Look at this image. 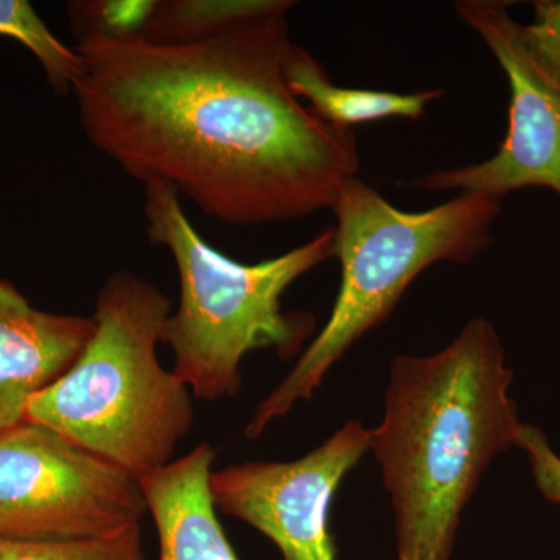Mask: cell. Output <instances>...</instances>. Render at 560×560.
<instances>
[{
    "label": "cell",
    "mask_w": 560,
    "mask_h": 560,
    "mask_svg": "<svg viewBox=\"0 0 560 560\" xmlns=\"http://www.w3.org/2000/svg\"><path fill=\"white\" fill-rule=\"evenodd\" d=\"M139 477L39 423L0 431V540L113 536L145 515Z\"/></svg>",
    "instance_id": "obj_6"
},
{
    "label": "cell",
    "mask_w": 560,
    "mask_h": 560,
    "mask_svg": "<svg viewBox=\"0 0 560 560\" xmlns=\"http://www.w3.org/2000/svg\"><path fill=\"white\" fill-rule=\"evenodd\" d=\"M371 429L348 420L300 459L212 470L213 506L267 536L283 560H337L330 504L342 480L371 451Z\"/></svg>",
    "instance_id": "obj_8"
},
{
    "label": "cell",
    "mask_w": 560,
    "mask_h": 560,
    "mask_svg": "<svg viewBox=\"0 0 560 560\" xmlns=\"http://www.w3.org/2000/svg\"><path fill=\"white\" fill-rule=\"evenodd\" d=\"M289 13L215 38L79 40L72 94L92 145L131 178L160 183L232 226L331 209L359 176L352 130L331 127L285 79Z\"/></svg>",
    "instance_id": "obj_1"
},
{
    "label": "cell",
    "mask_w": 560,
    "mask_h": 560,
    "mask_svg": "<svg viewBox=\"0 0 560 560\" xmlns=\"http://www.w3.org/2000/svg\"><path fill=\"white\" fill-rule=\"evenodd\" d=\"M534 21L518 27L530 60L560 86V0L533 2Z\"/></svg>",
    "instance_id": "obj_16"
},
{
    "label": "cell",
    "mask_w": 560,
    "mask_h": 560,
    "mask_svg": "<svg viewBox=\"0 0 560 560\" xmlns=\"http://www.w3.org/2000/svg\"><path fill=\"white\" fill-rule=\"evenodd\" d=\"M147 235L171 250L179 275L178 311L168 316L162 342L175 372L195 397L220 400L242 388V360L257 349L280 359L304 352L316 330L311 313L282 311V294L308 271L335 257V230L298 248L246 265L210 246L187 219L178 191L160 183L143 187Z\"/></svg>",
    "instance_id": "obj_4"
},
{
    "label": "cell",
    "mask_w": 560,
    "mask_h": 560,
    "mask_svg": "<svg viewBox=\"0 0 560 560\" xmlns=\"http://www.w3.org/2000/svg\"><path fill=\"white\" fill-rule=\"evenodd\" d=\"M517 447L528 458L530 474L541 495L560 506V455L552 448L545 431L523 422Z\"/></svg>",
    "instance_id": "obj_17"
},
{
    "label": "cell",
    "mask_w": 560,
    "mask_h": 560,
    "mask_svg": "<svg viewBox=\"0 0 560 560\" xmlns=\"http://www.w3.org/2000/svg\"><path fill=\"white\" fill-rule=\"evenodd\" d=\"M215 452L202 442L140 477L160 540V560H238L220 525L209 478Z\"/></svg>",
    "instance_id": "obj_10"
},
{
    "label": "cell",
    "mask_w": 560,
    "mask_h": 560,
    "mask_svg": "<svg viewBox=\"0 0 560 560\" xmlns=\"http://www.w3.org/2000/svg\"><path fill=\"white\" fill-rule=\"evenodd\" d=\"M512 381L499 331L481 316L444 349L390 363L371 451L393 504L396 560H452L467 503L492 460L517 447Z\"/></svg>",
    "instance_id": "obj_2"
},
{
    "label": "cell",
    "mask_w": 560,
    "mask_h": 560,
    "mask_svg": "<svg viewBox=\"0 0 560 560\" xmlns=\"http://www.w3.org/2000/svg\"><path fill=\"white\" fill-rule=\"evenodd\" d=\"M94 329L92 316L39 311L0 279V431L27 420L33 397L73 366Z\"/></svg>",
    "instance_id": "obj_9"
},
{
    "label": "cell",
    "mask_w": 560,
    "mask_h": 560,
    "mask_svg": "<svg viewBox=\"0 0 560 560\" xmlns=\"http://www.w3.org/2000/svg\"><path fill=\"white\" fill-rule=\"evenodd\" d=\"M171 300L130 270L95 301L90 342L61 378L33 397L28 422L143 477L172 463L189 434L190 389L158 359Z\"/></svg>",
    "instance_id": "obj_3"
},
{
    "label": "cell",
    "mask_w": 560,
    "mask_h": 560,
    "mask_svg": "<svg viewBox=\"0 0 560 560\" xmlns=\"http://www.w3.org/2000/svg\"><path fill=\"white\" fill-rule=\"evenodd\" d=\"M0 560H145L140 525L113 536L72 540H0Z\"/></svg>",
    "instance_id": "obj_14"
},
{
    "label": "cell",
    "mask_w": 560,
    "mask_h": 560,
    "mask_svg": "<svg viewBox=\"0 0 560 560\" xmlns=\"http://www.w3.org/2000/svg\"><path fill=\"white\" fill-rule=\"evenodd\" d=\"M156 0H101L69 3L79 40L102 35L114 39L142 38Z\"/></svg>",
    "instance_id": "obj_15"
},
{
    "label": "cell",
    "mask_w": 560,
    "mask_h": 560,
    "mask_svg": "<svg viewBox=\"0 0 560 560\" xmlns=\"http://www.w3.org/2000/svg\"><path fill=\"white\" fill-rule=\"evenodd\" d=\"M0 36L18 40L35 55L51 90L69 94L83 73V58L49 31L27 0H0Z\"/></svg>",
    "instance_id": "obj_13"
},
{
    "label": "cell",
    "mask_w": 560,
    "mask_h": 560,
    "mask_svg": "<svg viewBox=\"0 0 560 560\" xmlns=\"http://www.w3.org/2000/svg\"><path fill=\"white\" fill-rule=\"evenodd\" d=\"M453 5L506 73L511 92L506 138L489 160L429 173L408 186L500 198L525 187H545L560 197V86L526 54L511 2L460 0Z\"/></svg>",
    "instance_id": "obj_7"
},
{
    "label": "cell",
    "mask_w": 560,
    "mask_h": 560,
    "mask_svg": "<svg viewBox=\"0 0 560 560\" xmlns=\"http://www.w3.org/2000/svg\"><path fill=\"white\" fill-rule=\"evenodd\" d=\"M290 0H167L156 2L142 38L189 44L215 38L245 22L289 13Z\"/></svg>",
    "instance_id": "obj_12"
},
{
    "label": "cell",
    "mask_w": 560,
    "mask_h": 560,
    "mask_svg": "<svg viewBox=\"0 0 560 560\" xmlns=\"http://www.w3.org/2000/svg\"><path fill=\"white\" fill-rule=\"evenodd\" d=\"M285 79L291 92L300 101H307L316 117L341 130L394 117L418 120L431 102L444 95V91L436 90L401 94L338 86L319 61L296 44L287 55Z\"/></svg>",
    "instance_id": "obj_11"
},
{
    "label": "cell",
    "mask_w": 560,
    "mask_h": 560,
    "mask_svg": "<svg viewBox=\"0 0 560 560\" xmlns=\"http://www.w3.org/2000/svg\"><path fill=\"white\" fill-rule=\"evenodd\" d=\"M501 200L460 191L423 212H405L353 176L331 206L335 257L341 285L324 329L298 357L293 370L257 405L246 425L249 440L311 400L331 368L360 338L388 320L405 290L438 261L466 264L490 245Z\"/></svg>",
    "instance_id": "obj_5"
}]
</instances>
